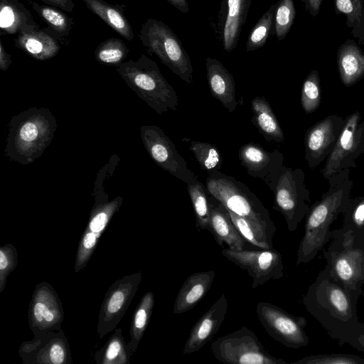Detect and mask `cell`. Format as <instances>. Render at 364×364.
I'll return each mask as SVG.
<instances>
[{"label":"cell","instance_id":"cell-14","mask_svg":"<svg viewBox=\"0 0 364 364\" xmlns=\"http://www.w3.org/2000/svg\"><path fill=\"white\" fill-rule=\"evenodd\" d=\"M141 277V271L124 276L108 288L98 316L97 333L99 338H102L119 324L138 290Z\"/></svg>","mask_w":364,"mask_h":364},{"label":"cell","instance_id":"cell-10","mask_svg":"<svg viewBox=\"0 0 364 364\" xmlns=\"http://www.w3.org/2000/svg\"><path fill=\"white\" fill-rule=\"evenodd\" d=\"M213 355L228 364H287L280 358L272 355L253 331L242 326L219 337L211 343Z\"/></svg>","mask_w":364,"mask_h":364},{"label":"cell","instance_id":"cell-3","mask_svg":"<svg viewBox=\"0 0 364 364\" xmlns=\"http://www.w3.org/2000/svg\"><path fill=\"white\" fill-rule=\"evenodd\" d=\"M57 121L46 107H31L14 116L9 124L5 156L23 165L34 162L51 143Z\"/></svg>","mask_w":364,"mask_h":364},{"label":"cell","instance_id":"cell-29","mask_svg":"<svg viewBox=\"0 0 364 364\" xmlns=\"http://www.w3.org/2000/svg\"><path fill=\"white\" fill-rule=\"evenodd\" d=\"M86 6L125 39H134L132 27L122 11L104 0H83Z\"/></svg>","mask_w":364,"mask_h":364},{"label":"cell","instance_id":"cell-46","mask_svg":"<svg viewBox=\"0 0 364 364\" xmlns=\"http://www.w3.org/2000/svg\"><path fill=\"white\" fill-rule=\"evenodd\" d=\"M11 64V55L9 54L0 41V69L6 71Z\"/></svg>","mask_w":364,"mask_h":364},{"label":"cell","instance_id":"cell-4","mask_svg":"<svg viewBox=\"0 0 364 364\" xmlns=\"http://www.w3.org/2000/svg\"><path fill=\"white\" fill-rule=\"evenodd\" d=\"M205 188L225 208L243 218L271 243L276 227L259 198L241 181L219 171L208 174Z\"/></svg>","mask_w":364,"mask_h":364},{"label":"cell","instance_id":"cell-27","mask_svg":"<svg viewBox=\"0 0 364 364\" xmlns=\"http://www.w3.org/2000/svg\"><path fill=\"white\" fill-rule=\"evenodd\" d=\"M252 122L268 141L283 142L284 134L270 104L263 97L257 96L251 102Z\"/></svg>","mask_w":364,"mask_h":364},{"label":"cell","instance_id":"cell-45","mask_svg":"<svg viewBox=\"0 0 364 364\" xmlns=\"http://www.w3.org/2000/svg\"><path fill=\"white\" fill-rule=\"evenodd\" d=\"M45 4L59 8L64 11L72 13L74 8L75 4L73 0H41Z\"/></svg>","mask_w":364,"mask_h":364},{"label":"cell","instance_id":"cell-28","mask_svg":"<svg viewBox=\"0 0 364 364\" xmlns=\"http://www.w3.org/2000/svg\"><path fill=\"white\" fill-rule=\"evenodd\" d=\"M251 0H228V11L225 21L223 43L230 53L237 45L242 27L245 23Z\"/></svg>","mask_w":364,"mask_h":364},{"label":"cell","instance_id":"cell-18","mask_svg":"<svg viewBox=\"0 0 364 364\" xmlns=\"http://www.w3.org/2000/svg\"><path fill=\"white\" fill-rule=\"evenodd\" d=\"M346 122V118L332 114L317 122L304 136L305 160L314 169L331 153Z\"/></svg>","mask_w":364,"mask_h":364},{"label":"cell","instance_id":"cell-7","mask_svg":"<svg viewBox=\"0 0 364 364\" xmlns=\"http://www.w3.org/2000/svg\"><path fill=\"white\" fill-rule=\"evenodd\" d=\"M331 232L330 245L323 250L326 267L346 290L360 296L364 284V242L341 228Z\"/></svg>","mask_w":364,"mask_h":364},{"label":"cell","instance_id":"cell-33","mask_svg":"<svg viewBox=\"0 0 364 364\" xmlns=\"http://www.w3.org/2000/svg\"><path fill=\"white\" fill-rule=\"evenodd\" d=\"M187 191L193 204L196 228L199 230H209L210 209L205 185L197 180L187 185Z\"/></svg>","mask_w":364,"mask_h":364},{"label":"cell","instance_id":"cell-11","mask_svg":"<svg viewBox=\"0 0 364 364\" xmlns=\"http://www.w3.org/2000/svg\"><path fill=\"white\" fill-rule=\"evenodd\" d=\"M258 319L268 335L287 348L305 347L309 342L304 328L307 321L266 301L257 304Z\"/></svg>","mask_w":364,"mask_h":364},{"label":"cell","instance_id":"cell-13","mask_svg":"<svg viewBox=\"0 0 364 364\" xmlns=\"http://www.w3.org/2000/svg\"><path fill=\"white\" fill-rule=\"evenodd\" d=\"M140 131L146 151L159 166L187 185L198 180L197 175L188 168L175 144L160 127L143 125Z\"/></svg>","mask_w":364,"mask_h":364},{"label":"cell","instance_id":"cell-15","mask_svg":"<svg viewBox=\"0 0 364 364\" xmlns=\"http://www.w3.org/2000/svg\"><path fill=\"white\" fill-rule=\"evenodd\" d=\"M222 255L252 278V289L264 285L269 280L281 279L283 275V259L275 249L259 250H234L225 248Z\"/></svg>","mask_w":364,"mask_h":364},{"label":"cell","instance_id":"cell-23","mask_svg":"<svg viewBox=\"0 0 364 364\" xmlns=\"http://www.w3.org/2000/svg\"><path fill=\"white\" fill-rule=\"evenodd\" d=\"M215 276L213 270L195 272L188 276L177 294L173 313L181 314L193 309L210 290Z\"/></svg>","mask_w":364,"mask_h":364},{"label":"cell","instance_id":"cell-12","mask_svg":"<svg viewBox=\"0 0 364 364\" xmlns=\"http://www.w3.org/2000/svg\"><path fill=\"white\" fill-rule=\"evenodd\" d=\"M359 111L346 117L335 147L326 159L322 176L328 179L346 168H355V160L364 154V120Z\"/></svg>","mask_w":364,"mask_h":364},{"label":"cell","instance_id":"cell-37","mask_svg":"<svg viewBox=\"0 0 364 364\" xmlns=\"http://www.w3.org/2000/svg\"><path fill=\"white\" fill-rule=\"evenodd\" d=\"M33 10L47 23L49 27L60 35H68L73 23V18L54 6L40 5L29 0Z\"/></svg>","mask_w":364,"mask_h":364},{"label":"cell","instance_id":"cell-19","mask_svg":"<svg viewBox=\"0 0 364 364\" xmlns=\"http://www.w3.org/2000/svg\"><path fill=\"white\" fill-rule=\"evenodd\" d=\"M240 164L247 173L262 180L273 192L284 166V156L277 149L265 150L260 144L251 142L240 148Z\"/></svg>","mask_w":364,"mask_h":364},{"label":"cell","instance_id":"cell-22","mask_svg":"<svg viewBox=\"0 0 364 364\" xmlns=\"http://www.w3.org/2000/svg\"><path fill=\"white\" fill-rule=\"evenodd\" d=\"M208 84L212 95L228 110L233 112L237 105L235 82L232 75L219 60L205 59Z\"/></svg>","mask_w":364,"mask_h":364},{"label":"cell","instance_id":"cell-40","mask_svg":"<svg viewBox=\"0 0 364 364\" xmlns=\"http://www.w3.org/2000/svg\"><path fill=\"white\" fill-rule=\"evenodd\" d=\"M276 4L273 24L274 33L278 41H282L294 23L296 10L293 0H279Z\"/></svg>","mask_w":364,"mask_h":364},{"label":"cell","instance_id":"cell-17","mask_svg":"<svg viewBox=\"0 0 364 364\" xmlns=\"http://www.w3.org/2000/svg\"><path fill=\"white\" fill-rule=\"evenodd\" d=\"M18 355L25 364H70L68 340L62 328L22 343Z\"/></svg>","mask_w":364,"mask_h":364},{"label":"cell","instance_id":"cell-24","mask_svg":"<svg viewBox=\"0 0 364 364\" xmlns=\"http://www.w3.org/2000/svg\"><path fill=\"white\" fill-rule=\"evenodd\" d=\"M39 25L19 0H0V30L1 35L38 31Z\"/></svg>","mask_w":364,"mask_h":364},{"label":"cell","instance_id":"cell-8","mask_svg":"<svg viewBox=\"0 0 364 364\" xmlns=\"http://www.w3.org/2000/svg\"><path fill=\"white\" fill-rule=\"evenodd\" d=\"M139 37L148 51L155 54L174 74L188 84L193 82L191 58L180 39L166 24L148 18L141 25Z\"/></svg>","mask_w":364,"mask_h":364},{"label":"cell","instance_id":"cell-34","mask_svg":"<svg viewBox=\"0 0 364 364\" xmlns=\"http://www.w3.org/2000/svg\"><path fill=\"white\" fill-rule=\"evenodd\" d=\"M183 141L188 142L190 150L201 168L210 174L220 171L223 159L220 150L213 144L208 142L193 141L183 138Z\"/></svg>","mask_w":364,"mask_h":364},{"label":"cell","instance_id":"cell-49","mask_svg":"<svg viewBox=\"0 0 364 364\" xmlns=\"http://www.w3.org/2000/svg\"><path fill=\"white\" fill-rule=\"evenodd\" d=\"M363 298H364V291H363Z\"/></svg>","mask_w":364,"mask_h":364},{"label":"cell","instance_id":"cell-30","mask_svg":"<svg viewBox=\"0 0 364 364\" xmlns=\"http://www.w3.org/2000/svg\"><path fill=\"white\" fill-rule=\"evenodd\" d=\"M132 353L122 336V328H118L101 349L95 352V360L99 364H127Z\"/></svg>","mask_w":364,"mask_h":364},{"label":"cell","instance_id":"cell-39","mask_svg":"<svg viewBox=\"0 0 364 364\" xmlns=\"http://www.w3.org/2000/svg\"><path fill=\"white\" fill-rule=\"evenodd\" d=\"M321 104V80L318 72L312 70L305 78L301 90V105L306 114L315 112Z\"/></svg>","mask_w":364,"mask_h":364},{"label":"cell","instance_id":"cell-31","mask_svg":"<svg viewBox=\"0 0 364 364\" xmlns=\"http://www.w3.org/2000/svg\"><path fill=\"white\" fill-rule=\"evenodd\" d=\"M337 14H344L346 24L351 29V34L358 41L359 46L364 45V1L333 0Z\"/></svg>","mask_w":364,"mask_h":364},{"label":"cell","instance_id":"cell-25","mask_svg":"<svg viewBox=\"0 0 364 364\" xmlns=\"http://www.w3.org/2000/svg\"><path fill=\"white\" fill-rule=\"evenodd\" d=\"M337 65L342 83L350 87L364 77V51L348 39L338 49Z\"/></svg>","mask_w":364,"mask_h":364},{"label":"cell","instance_id":"cell-44","mask_svg":"<svg viewBox=\"0 0 364 364\" xmlns=\"http://www.w3.org/2000/svg\"><path fill=\"white\" fill-rule=\"evenodd\" d=\"M346 343L364 352V323H360L350 333Z\"/></svg>","mask_w":364,"mask_h":364},{"label":"cell","instance_id":"cell-43","mask_svg":"<svg viewBox=\"0 0 364 364\" xmlns=\"http://www.w3.org/2000/svg\"><path fill=\"white\" fill-rule=\"evenodd\" d=\"M18 264L17 250L12 244H6L0 248V293L5 287L8 276Z\"/></svg>","mask_w":364,"mask_h":364},{"label":"cell","instance_id":"cell-20","mask_svg":"<svg viewBox=\"0 0 364 364\" xmlns=\"http://www.w3.org/2000/svg\"><path fill=\"white\" fill-rule=\"evenodd\" d=\"M228 300L222 294L213 305L196 321L183 348V354L198 351L213 339L225 320Z\"/></svg>","mask_w":364,"mask_h":364},{"label":"cell","instance_id":"cell-16","mask_svg":"<svg viewBox=\"0 0 364 364\" xmlns=\"http://www.w3.org/2000/svg\"><path fill=\"white\" fill-rule=\"evenodd\" d=\"M63 319V304L53 286L46 281L38 284L28 307V325L34 337L60 330Z\"/></svg>","mask_w":364,"mask_h":364},{"label":"cell","instance_id":"cell-21","mask_svg":"<svg viewBox=\"0 0 364 364\" xmlns=\"http://www.w3.org/2000/svg\"><path fill=\"white\" fill-rule=\"evenodd\" d=\"M208 201L210 209L208 231L213 235L218 245L223 247L225 242L231 250H244L247 242L236 229L228 210L216 198L209 194Z\"/></svg>","mask_w":364,"mask_h":364},{"label":"cell","instance_id":"cell-48","mask_svg":"<svg viewBox=\"0 0 364 364\" xmlns=\"http://www.w3.org/2000/svg\"><path fill=\"white\" fill-rule=\"evenodd\" d=\"M182 13H188L189 8L187 0H166Z\"/></svg>","mask_w":364,"mask_h":364},{"label":"cell","instance_id":"cell-41","mask_svg":"<svg viewBox=\"0 0 364 364\" xmlns=\"http://www.w3.org/2000/svg\"><path fill=\"white\" fill-rule=\"evenodd\" d=\"M228 210L236 229L248 243L261 249L273 248V244L257 232L243 218Z\"/></svg>","mask_w":364,"mask_h":364},{"label":"cell","instance_id":"cell-38","mask_svg":"<svg viewBox=\"0 0 364 364\" xmlns=\"http://www.w3.org/2000/svg\"><path fill=\"white\" fill-rule=\"evenodd\" d=\"M276 6L277 4L272 5L252 28L246 43L247 52L254 51L266 43L273 28Z\"/></svg>","mask_w":364,"mask_h":364},{"label":"cell","instance_id":"cell-9","mask_svg":"<svg viewBox=\"0 0 364 364\" xmlns=\"http://www.w3.org/2000/svg\"><path fill=\"white\" fill-rule=\"evenodd\" d=\"M273 194V208L284 216L290 232L296 230L311 207L304 171L283 166Z\"/></svg>","mask_w":364,"mask_h":364},{"label":"cell","instance_id":"cell-26","mask_svg":"<svg viewBox=\"0 0 364 364\" xmlns=\"http://www.w3.org/2000/svg\"><path fill=\"white\" fill-rule=\"evenodd\" d=\"M15 46L38 60L53 58L60 50L58 43L41 30L19 33L15 40Z\"/></svg>","mask_w":364,"mask_h":364},{"label":"cell","instance_id":"cell-35","mask_svg":"<svg viewBox=\"0 0 364 364\" xmlns=\"http://www.w3.org/2000/svg\"><path fill=\"white\" fill-rule=\"evenodd\" d=\"M343 215L341 228L350 231L357 241L364 242V195L351 198Z\"/></svg>","mask_w":364,"mask_h":364},{"label":"cell","instance_id":"cell-5","mask_svg":"<svg viewBox=\"0 0 364 364\" xmlns=\"http://www.w3.org/2000/svg\"><path fill=\"white\" fill-rule=\"evenodd\" d=\"M117 72L127 85L159 114L177 109L178 99L174 88L161 74L156 62L141 53L117 66Z\"/></svg>","mask_w":364,"mask_h":364},{"label":"cell","instance_id":"cell-1","mask_svg":"<svg viewBox=\"0 0 364 364\" xmlns=\"http://www.w3.org/2000/svg\"><path fill=\"white\" fill-rule=\"evenodd\" d=\"M358 299L346 290L325 267L309 287L302 302L331 336L346 342L360 323L357 314Z\"/></svg>","mask_w":364,"mask_h":364},{"label":"cell","instance_id":"cell-36","mask_svg":"<svg viewBox=\"0 0 364 364\" xmlns=\"http://www.w3.org/2000/svg\"><path fill=\"white\" fill-rule=\"evenodd\" d=\"M129 51L121 39L110 38L99 45L95 51V58L100 64L119 66L124 63Z\"/></svg>","mask_w":364,"mask_h":364},{"label":"cell","instance_id":"cell-42","mask_svg":"<svg viewBox=\"0 0 364 364\" xmlns=\"http://www.w3.org/2000/svg\"><path fill=\"white\" fill-rule=\"evenodd\" d=\"M294 364H364V359L353 354H317L304 357Z\"/></svg>","mask_w":364,"mask_h":364},{"label":"cell","instance_id":"cell-2","mask_svg":"<svg viewBox=\"0 0 364 364\" xmlns=\"http://www.w3.org/2000/svg\"><path fill=\"white\" fill-rule=\"evenodd\" d=\"M349 168L328 178L329 188L321 199L311 205L306 216L304 233L300 242L296 264L309 262L330 241L331 226L340 214H343L351 197L353 181Z\"/></svg>","mask_w":364,"mask_h":364},{"label":"cell","instance_id":"cell-32","mask_svg":"<svg viewBox=\"0 0 364 364\" xmlns=\"http://www.w3.org/2000/svg\"><path fill=\"white\" fill-rule=\"evenodd\" d=\"M154 305V295L146 292L136 306L130 328V341L127 343L129 350L134 353L149 323Z\"/></svg>","mask_w":364,"mask_h":364},{"label":"cell","instance_id":"cell-47","mask_svg":"<svg viewBox=\"0 0 364 364\" xmlns=\"http://www.w3.org/2000/svg\"><path fill=\"white\" fill-rule=\"evenodd\" d=\"M306 10L312 16H316L319 11L323 0H301Z\"/></svg>","mask_w":364,"mask_h":364},{"label":"cell","instance_id":"cell-6","mask_svg":"<svg viewBox=\"0 0 364 364\" xmlns=\"http://www.w3.org/2000/svg\"><path fill=\"white\" fill-rule=\"evenodd\" d=\"M119 158L112 156L108 163L98 172L92 195L95 203L90 213L87 227L79 242L74 270L77 273L85 268L92 255L97 242L109 225L112 218L119 210L123 198L118 196L109 200L105 192L104 182L111 176Z\"/></svg>","mask_w":364,"mask_h":364}]
</instances>
